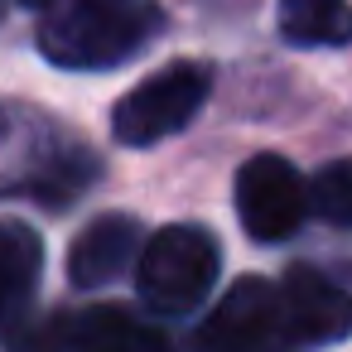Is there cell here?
Segmentation results:
<instances>
[{
	"mask_svg": "<svg viewBox=\"0 0 352 352\" xmlns=\"http://www.w3.org/2000/svg\"><path fill=\"white\" fill-rule=\"evenodd\" d=\"M309 212V184L280 155H256L236 174V217L256 241H285Z\"/></svg>",
	"mask_w": 352,
	"mask_h": 352,
	"instance_id": "cell-4",
	"label": "cell"
},
{
	"mask_svg": "<svg viewBox=\"0 0 352 352\" xmlns=\"http://www.w3.org/2000/svg\"><path fill=\"white\" fill-rule=\"evenodd\" d=\"M44 270V241L30 222H0V323H10L34 294Z\"/></svg>",
	"mask_w": 352,
	"mask_h": 352,
	"instance_id": "cell-9",
	"label": "cell"
},
{
	"mask_svg": "<svg viewBox=\"0 0 352 352\" xmlns=\"http://www.w3.org/2000/svg\"><path fill=\"white\" fill-rule=\"evenodd\" d=\"M131 261H140V222L126 212H107L78 232L68 251V280L78 289H97V285H111Z\"/></svg>",
	"mask_w": 352,
	"mask_h": 352,
	"instance_id": "cell-7",
	"label": "cell"
},
{
	"mask_svg": "<svg viewBox=\"0 0 352 352\" xmlns=\"http://www.w3.org/2000/svg\"><path fill=\"white\" fill-rule=\"evenodd\" d=\"M280 34L299 49L347 44L352 39V6L347 0H280Z\"/></svg>",
	"mask_w": 352,
	"mask_h": 352,
	"instance_id": "cell-10",
	"label": "cell"
},
{
	"mask_svg": "<svg viewBox=\"0 0 352 352\" xmlns=\"http://www.w3.org/2000/svg\"><path fill=\"white\" fill-rule=\"evenodd\" d=\"M6 352H73V323L63 314L20 318L6 333Z\"/></svg>",
	"mask_w": 352,
	"mask_h": 352,
	"instance_id": "cell-12",
	"label": "cell"
},
{
	"mask_svg": "<svg viewBox=\"0 0 352 352\" xmlns=\"http://www.w3.org/2000/svg\"><path fill=\"white\" fill-rule=\"evenodd\" d=\"M309 208H314L323 222L352 227V160L328 164V169L309 184Z\"/></svg>",
	"mask_w": 352,
	"mask_h": 352,
	"instance_id": "cell-11",
	"label": "cell"
},
{
	"mask_svg": "<svg viewBox=\"0 0 352 352\" xmlns=\"http://www.w3.org/2000/svg\"><path fill=\"white\" fill-rule=\"evenodd\" d=\"M25 6H54V0H25Z\"/></svg>",
	"mask_w": 352,
	"mask_h": 352,
	"instance_id": "cell-13",
	"label": "cell"
},
{
	"mask_svg": "<svg viewBox=\"0 0 352 352\" xmlns=\"http://www.w3.org/2000/svg\"><path fill=\"white\" fill-rule=\"evenodd\" d=\"M212 92V78L203 63H169L160 68L155 78H145L140 87H131L116 111H111V135L131 150H145V145H160L164 135L184 131L198 107L208 102Z\"/></svg>",
	"mask_w": 352,
	"mask_h": 352,
	"instance_id": "cell-3",
	"label": "cell"
},
{
	"mask_svg": "<svg viewBox=\"0 0 352 352\" xmlns=\"http://www.w3.org/2000/svg\"><path fill=\"white\" fill-rule=\"evenodd\" d=\"M164 25V10L155 0H54L39 49L49 63L73 73H97L135 58Z\"/></svg>",
	"mask_w": 352,
	"mask_h": 352,
	"instance_id": "cell-1",
	"label": "cell"
},
{
	"mask_svg": "<svg viewBox=\"0 0 352 352\" xmlns=\"http://www.w3.org/2000/svg\"><path fill=\"white\" fill-rule=\"evenodd\" d=\"M217 280V241L203 227H160L135 261V289L155 314H188L208 299Z\"/></svg>",
	"mask_w": 352,
	"mask_h": 352,
	"instance_id": "cell-2",
	"label": "cell"
},
{
	"mask_svg": "<svg viewBox=\"0 0 352 352\" xmlns=\"http://www.w3.org/2000/svg\"><path fill=\"white\" fill-rule=\"evenodd\" d=\"M280 338V289L261 275H241L198 328L203 352H275Z\"/></svg>",
	"mask_w": 352,
	"mask_h": 352,
	"instance_id": "cell-5",
	"label": "cell"
},
{
	"mask_svg": "<svg viewBox=\"0 0 352 352\" xmlns=\"http://www.w3.org/2000/svg\"><path fill=\"white\" fill-rule=\"evenodd\" d=\"M280 323L299 342H342L352 333V294L309 265H289L280 285Z\"/></svg>",
	"mask_w": 352,
	"mask_h": 352,
	"instance_id": "cell-6",
	"label": "cell"
},
{
	"mask_svg": "<svg viewBox=\"0 0 352 352\" xmlns=\"http://www.w3.org/2000/svg\"><path fill=\"white\" fill-rule=\"evenodd\" d=\"M73 352H174L169 338L131 309L97 304L73 318Z\"/></svg>",
	"mask_w": 352,
	"mask_h": 352,
	"instance_id": "cell-8",
	"label": "cell"
}]
</instances>
